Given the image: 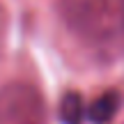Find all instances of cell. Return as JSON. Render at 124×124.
Here are the masks:
<instances>
[{
    "instance_id": "cell-1",
    "label": "cell",
    "mask_w": 124,
    "mask_h": 124,
    "mask_svg": "<svg viewBox=\"0 0 124 124\" xmlns=\"http://www.w3.org/2000/svg\"><path fill=\"white\" fill-rule=\"evenodd\" d=\"M58 7L67 28L90 44L124 37V0H60Z\"/></svg>"
},
{
    "instance_id": "cell-2",
    "label": "cell",
    "mask_w": 124,
    "mask_h": 124,
    "mask_svg": "<svg viewBox=\"0 0 124 124\" xmlns=\"http://www.w3.org/2000/svg\"><path fill=\"white\" fill-rule=\"evenodd\" d=\"M0 124H46V101L32 83L14 80L0 87Z\"/></svg>"
},
{
    "instance_id": "cell-3",
    "label": "cell",
    "mask_w": 124,
    "mask_h": 124,
    "mask_svg": "<svg viewBox=\"0 0 124 124\" xmlns=\"http://www.w3.org/2000/svg\"><path fill=\"white\" fill-rule=\"evenodd\" d=\"M120 106H122V94L117 90H106L85 108V115L90 117L92 124H110Z\"/></svg>"
},
{
    "instance_id": "cell-4",
    "label": "cell",
    "mask_w": 124,
    "mask_h": 124,
    "mask_svg": "<svg viewBox=\"0 0 124 124\" xmlns=\"http://www.w3.org/2000/svg\"><path fill=\"white\" fill-rule=\"evenodd\" d=\"M58 115H60L62 124H83V120H85V101L80 97V92L69 90V92L62 94Z\"/></svg>"
},
{
    "instance_id": "cell-5",
    "label": "cell",
    "mask_w": 124,
    "mask_h": 124,
    "mask_svg": "<svg viewBox=\"0 0 124 124\" xmlns=\"http://www.w3.org/2000/svg\"><path fill=\"white\" fill-rule=\"evenodd\" d=\"M7 23H9V18H7V9H5V5L0 2V51H2L5 39H7Z\"/></svg>"
}]
</instances>
